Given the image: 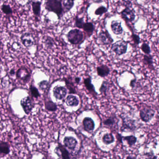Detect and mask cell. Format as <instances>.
Segmentation results:
<instances>
[{"instance_id":"obj_9","label":"cell","mask_w":159,"mask_h":159,"mask_svg":"<svg viewBox=\"0 0 159 159\" xmlns=\"http://www.w3.org/2000/svg\"><path fill=\"white\" fill-rule=\"evenodd\" d=\"M20 103L25 113L29 114L34 108L33 104L30 97L29 96L25 97L21 100Z\"/></svg>"},{"instance_id":"obj_36","label":"cell","mask_w":159,"mask_h":159,"mask_svg":"<svg viewBox=\"0 0 159 159\" xmlns=\"http://www.w3.org/2000/svg\"><path fill=\"white\" fill-rule=\"evenodd\" d=\"M131 38L132 39V41L134 42V45H139L140 43H141V38H140V36L135 34L134 32H132Z\"/></svg>"},{"instance_id":"obj_24","label":"cell","mask_w":159,"mask_h":159,"mask_svg":"<svg viewBox=\"0 0 159 159\" xmlns=\"http://www.w3.org/2000/svg\"><path fill=\"white\" fill-rule=\"evenodd\" d=\"M45 108L47 110L51 112H55L58 109L56 104L51 100L45 102Z\"/></svg>"},{"instance_id":"obj_16","label":"cell","mask_w":159,"mask_h":159,"mask_svg":"<svg viewBox=\"0 0 159 159\" xmlns=\"http://www.w3.org/2000/svg\"><path fill=\"white\" fill-rule=\"evenodd\" d=\"M84 83L85 88L93 96H96L98 93L95 89L94 86L92 83V78L90 76L87 78H84Z\"/></svg>"},{"instance_id":"obj_6","label":"cell","mask_w":159,"mask_h":159,"mask_svg":"<svg viewBox=\"0 0 159 159\" xmlns=\"http://www.w3.org/2000/svg\"><path fill=\"white\" fill-rule=\"evenodd\" d=\"M20 39L22 44L27 48L32 47L35 44V38L33 35L30 33L23 34L21 36Z\"/></svg>"},{"instance_id":"obj_2","label":"cell","mask_w":159,"mask_h":159,"mask_svg":"<svg viewBox=\"0 0 159 159\" xmlns=\"http://www.w3.org/2000/svg\"><path fill=\"white\" fill-rule=\"evenodd\" d=\"M66 36L68 41L72 45H80L85 40L84 34L78 28L70 30Z\"/></svg>"},{"instance_id":"obj_22","label":"cell","mask_w":159,"mask_h":159,"mask_svg":"<svg viewBox=\"0 0 159 159\" xmlns=\"http://www.w3.org/2000/svg\"><path fill=\"white\" fill-rule=\"evenodd\" d=\"M10 150L9 144L7 142H0V155H5L9 154Z\"/></svg>"},{"instance_id":"obj_12","label":"cell","mask_w":159,"mask_h":159,"mask_svg":"<svg viewBox=\"0 0 159 159\" xmlns=\"http://www.w3.org/2000/svg\"><path fill=\"white\" fill-rule=\"evenodd\" d=\"M55 153L59 158L62 159H70V154L66 148V146L59 144V145L56 147L54 150Z\"/></svg>"},{"instance_id":"obj_17","label":"cell","mask_w":159,"mask_h":159,"mask_svg":"<svg viewBox=\"0 0 159 159\" xmlns=\"http://www.w3.org/2000/svg\"><path fill=\"white\" fill-rule=\"evenodd\" d=\"M31 5H32V9L34 15L36 19H37L40 17V16H41L42 2H41L38 1H33Z\"/></svg>"},{"instance_id":"obj_40","label":"cell","mask_w":159,"mask_h":159,"mask_svg":"<svg viewBox=\"0 0 159 159\" xmlns=\"http://www.w3.org/2000/svg\"><path fill=\"white\" fill-rule=\"evenodd\" d=\"M80 81H81V78L80 77H77L75 78V82L77 85H78L80 83Z\"/></svg>"},{"instance_id":"obj_38","label":"cell","mask_w":159,"mask_h":159,"mask_svg":"<svg viewBox=\"0 0 159 159\" xmlns=\"http://www.w3.org/2000/svg\"><path fill=\"white\" fill-rule=\"evenodd\" d=\"M136 83V79H132L130 83V86L132 88H134L135 86Z\"/></svg>"},{"instance_id":"obj_21","label":"cell","mask_w":159,"mask_h":159,"mask_svg":"<svg viewBox=\"0 0 159 159\" xmlns=\"http://www.w3.org/2000/svg\"><path fill=\"white\" fill-rule=\"evenodd\" d=\"M75 0H62V5L63 13H68L74 6Z\"/></svg>"},{"instance_id":"obj_26","label":"cell","mask_w":159,"mask_h":159,"mask_svg":"<svg viewBox=\"0 0 159 159\" xmlns=\"http://www.w3.org/2000/svg\"><path fill=\"white\" fill-rule=\"evenodd\" d=\"M124 141H126L129 146H132L134 145L137 142V138L134 135L127 136L123 137Z\"/></svg>"},{"instance_id":"obj_37","label":"cell","mask_w":159,"mask_h":159,"mask_svg":"<svg viewBox=\"0 0 159 159\" xmlns=\"http://www.w3.org/2000/svg\"><path fill=\"white\" fill-rule=\"evenodd\" d=\"M38 86L40 90L45 91L49 86V83L47 80H43L38 84Z\"/></svg>"},{"instance_id":"obj_39","label":"cell","mask_w":159,"mask_h":159,"mask_svg":"<svg viewBox=\"0 0 159 159\" xmlns=\"http://www.w3.org/2000/svg\"><path fill=\"white\" fill-rule=\"evenodd\" d=\"M122 138H123V136L119 134H118L117 135V139H118V141H119L121 143H123V142H122Z\"/></svg>"},{"instance_id":"obj_25","label":"cell","mask_w":159,"mask_h":159,"mask_svg":"<svg viewBox=\"0 0 159 159\" xmlns=\"http://www.w3.org/2000/svg\"><path fill=\"white\" fill-rule=\"evenodd\" d=\"M142 61L145 65L153 67V58L151 55H150H150L146 54V55H144Z\"/></svg>"},{"instance_id":"obj_18","label":"cell","mask_w":159,"mask_h":159,"mask_svg":"<svg viewBox=\"0 0 159 159\" xmlns=\"http://www.w3.org/2000/svg\"><path fill=\"white\" fill-rule=\"evenodd\" d=\"M96 69L98 76L101 78L108 76L110 73V69L106 65H102L99 66L97 67Z\"/></svg>"},{"instance_id":"obj_1","label":"cell","mask_w":159,"mask_h":159,"mask_svg":"<svg viewBox=\"0 0 159 159\" xmlns=\"http://www.w3.org/2000/svg\"><path fill=\"white\" fill-rule=\"evenodd\" d=\"M62 2V0H45L44 8L48 12L55 13L58 19L60 20L64 15Z\"/></svg>"},{"instance_id":"obj_11","label":"cell","mask_w":159,"mask_h":159,"mask_svg":"<svg viewBox=\"0 0 159 159\" xmlns=\"http://www.w3.org/2000/svg\"><path fill=\"white\" fill-rule=\"evenodd\" d=\"M16 76L17 78L19 80L25 83L29 81L31 77L30 73L25 67H21L16 72Z\"/></svg>"},{"instance_id":"obj_23","label":"cell","mask_w":159,"mask_h":159,"mask_svg":"<svg viewBox=\"0 0 159 159\" xmlns=\"http://www.w3.org/2000/svg\"><path fill=\"white\" fill-rule=\"evenodd\" d=\"M115 141L114 137L112 133H107L104 135L102 137V142L105 145H110Z\"/></svg>"},{"instance_id":"obj_32","label":"cell","mask_w":159,"mask_h":159,"mask_svg":"<svg viewBox=\"0 0 159 159\" xmlns=\"http://www.w3.org/2000/svg\"><path fill=\"white\" fill-rule=\"evenodd\" d=\"M141 49L142 51L146 55H150L151 53V50L150 47L148 44L145 42H143L141 47Z\"/></svg>"},{"instance_id":"obj_30","label":"cell","mask_w":159,"mask_h":159,"mask_svg":"<svg viewBox=\"0 0 159 159\" xmlns=\"http://www.w3.org/2000/svg\"><path fill=\"white\" fill-rule=\"evenodd\" d=\"M108 11V9L104 6H100L98 7L95 11V15L96 16H102L103 14L107 13Z\"/></svg>"},{"instance_id":"obj_31","label":"cell","mask_w":159,"mask_h":159,"mask_svg":"<svg viewBox=\"0 0 159 159\" xmlns=\"http://www.w3.org/2000/svg\"><path fill=\"white\" fill-rule=\"evenodd\" d=\"M29 90H30L31 95L33 97H34L35 98L37 99L41 96V94L39 93L38 89L33 85H30V87H29Z\"/></svg>"},{"instance_id":"obj_4","label":"cell","mask_w":159,"mask_h":159,"mask_svg":"<svg viewBox=\"0 0 159 159\" xmlns=\"http://www.w3.org/2000/svg\"><path fill=\"white\" fill-rule=\"evenodd\" d=\"M155 112L150 107H144L140 111V117L142 121L145 123L150 122L154 117Z\"/></svg>"},{"instance_id":"obj_3","label":"cell","mask_w":159,"mask_h":159,"mask_svg":"<svg viewBox=\"0 0 159 159\" xmlns=\"http://www.w3.org/2000/svg\"><path fill=\"white\" fill-rule=\"evenodd\" d=\"M128 42L123 40L116 41L112 45L111 49L117 56L126 54L127 51Z\"/></svg>"},{"instance_id":"obj_33","label":"cell","mask_w":159,"mask_h":159,"mask_svg":"<svg viewBox=\"0 0 159 159\" xmlns=\"http://www.w3.org/2000/svg\"><path fill=\"white\" fill-rule=\"evenodd\" d=\"M109 86V83L108 81H105V80L103 81L101 85L100 88V91L101 93L106 94L107 91L108 89Z\"/></svg>"},{"instance_id":"obj_35","label":"cell","mask_w":159,"mask_h":159,"mask_svg":"<svg viewBox=\"0 0 159 159\" xmlns=\"http://www.w3.org/2000/svg\"><path fill=\"white\" fill-rule=\"evenodd\" d=\"M65 82H66V85L67 88L69 90V93L70 94L76 93V91L75 88H74V85L71 84V82L69 81V80L68 79H66L65 80Z\"/></svg>"},{"instance_id":"obj_28","label":"cell","mask_w":159,"mask_h":159,"mask_svg":"<svg viewBox=\"0 0 159 159\" xmlns=\"http://www.w3.org/2000/svg\"><path fill=\"white\" fill-rule=\"evenodd\" d=\"M116 119H117V118L116 117L115 115L111 116L110 117L107 119L103 121V124L108 127L114 126L116 123Z\"/></svg>"},{"instance_id":"obj_5","label":"cell","mask_w":159,"mask_h":159,"mask_svg":"<svg viewBox=\"0 0 159 159\" xmlns=\"http://www.w3.org/2000/svg\"><path fill=\"white\" fill-rule=\"evenodd\" d=\"M98 38L100 43L104 45L112 44L114 42L108 30H101L98 35Z\"/></svg>"},{"instance_id":"obj_13","label":"cell","mask_w":159,"mask_h":159,"mask_svg":"<svg viewBox=\"0 0 159 159\" xmlns=\"http://www.w3.org/2000/svg\"><path fill=\"white\" fill-rule=\"evenodd\" d=\"M63 142L66 147L71 150H75L78 144L77 140L72 136L65 137Z\"/></svg>"},{"instance_id":"obj_10","label":"cell","mask_w":159,"mask_h":159,"mask_svg":"<svg viewBox=\"0 0 159 159\" xmlns=\"http://www.w3.org/2000/svg\"><path fill=\"white\" fill-rule=\"evenodd\" d=\"M53 93L54 97L57 100H63L67 94V89L66 87L62 86H56L53 90Z\"/></svg>"},{"instance_id":"obj_15","label":"cell","mask_w":159,"mask_h":159,"mask_svg":"<svg viewBox=\"0 0 159 159\" xmlns=\"http://www.w3.org/2000/svg\"><path fill=\"white\" fill-rule=\"evenodd\" d=\"M111 28L112 32L116 35H120L123 33V28L120 21H112L111 24Z\"/></svg>"},{"instance_id":"obj_27","label":"cell","mask_w":159,"mask_h":159,"mask_svg":"<svg viewBox=\"0 0 159 159\" xmlns=\"http://www.w3.org/2000/svg\"><path fill=\"white\" fill-rule=\"evenodd\" d=\"M84 23L85 22H84V17H79L78 16H76L75 18V24H74L75 27L81 29L83 28Z\"/></svg>"},{"instance_id":"obj_42","label":"cell","mask_w":159,"mask_h":159,"mask_svg":"<svg viewBox=\"0 0 159 159\" xmlns=\"http://www.w3.org/2000/svg\"><path fill=\"white\" fill-rule=\"evenodd\" d=\"M2 1V0H0V3H1Z\"/></svg>"},{"instance_id":"obj_7","label":"cell","mask_w":159,"mask_h":159,"mask_svg":"<svg viewBox=\"0 0 159 159\" xmlns=\"http://www.w3.org/2000/svg\"><path fill=\"white\" fill-rule=\"evenodd\" d=\"M136 128L135 120L126 118H123L122 126L120 128L121 132H133L136 130Z\"/></svg>"},{"instance_id":"obj_8","label":"cell","mask_w":159,"mask_h":159,"mask_svg":"<svg viewBox=\"0 0 159 159\" xmlns=\"http://www.w3.org/2000/svg\"><path fill=\"white\" fill-rule=\"evenodd\" d=\"M120 15L122 18L127 23H131L135 19V15L134 9H132L128 7H126L120 12Z\"/></svg>"},{"instance_id":"obj_20","label":"cell","mask_w":159,"mask_h":159,"mask_svg":"<svg viewBox=\"0 0 159 159\" xmlns=\"http://www.w3.org/2000/svg\"><path fill=\"white\" fill-rule=\"evenodd\" d=\"M82 29H83L84 31L86 33L87 36L90 37L93 33L95 30V26L92 22H86L84 23Z\"/></svg>"},{"instance_id":"obj_41","label":"cell","mask_w":159,"mask_h":159,"mask_svg":"<svg viewBox=\"0 0 159 159\" xmlns=\"http://www.w3.org/2000/svg\"><path fill=\"white\" fill-rule=\"evenodd\" d=\"M10 74L11 75H15V74H16L15 70H14V69L11 70L10 71Z\"/></svg>"},{"instance_id":"obj_29","label":"cell","mask_w":159,"mask_h":159,"mask_svg":"<svg viewBox=\"0 0 159 159\" xmlns=\"http://www.w3.org/2000/svg\"><path fill=\"white\" fill-rule=\"evenodd\" d=\"M2 11L6 15H11L13 14V10L9 4H3L1 7Z\"/></svg>"},{"instance_id":"obj_19","label":"cell","mask_w":159,"mask_h":159,"mask_svg":"<svg viewBox=\"0 0 159 159\" xmlns=\"http://www.w3.org/2000/svg\"><path fill=\"white\" fill-rule=\"evenodd\" d=\"M66 103L69 107H75L79 104V100L77 96L73 95H69L67 97Z\"/></svg>"},{"instance_id":"obj_34","label":"cell","mask_w":159,"mask_h":159,"mask_svg":"<svg viewBox=\"0 0 159 159\" xmlns=\"http://www.w3.org/2000/svg\"><path fill=\"white\" fill-rule=\"evenodd\" d=\"M44 44L45 46L48 48H52L54 46V41L52 37L50 36H47L44 40Z\"/></svg>"},{"instance_id":"obj_14","label":"cell","mask_w":159,"mask_h":159,"mask_svg":"<svg viewBox=\"0 0 159 159\" xmlns=\"http://www.w3.org/2000/svg\"><path fill=\"white\" fill-rule=\"evenodd\" d=\"M83 128L87 132H93L95 129V122L91 118L86 117L83 120Z\"/></svg>"}]
</instances>
